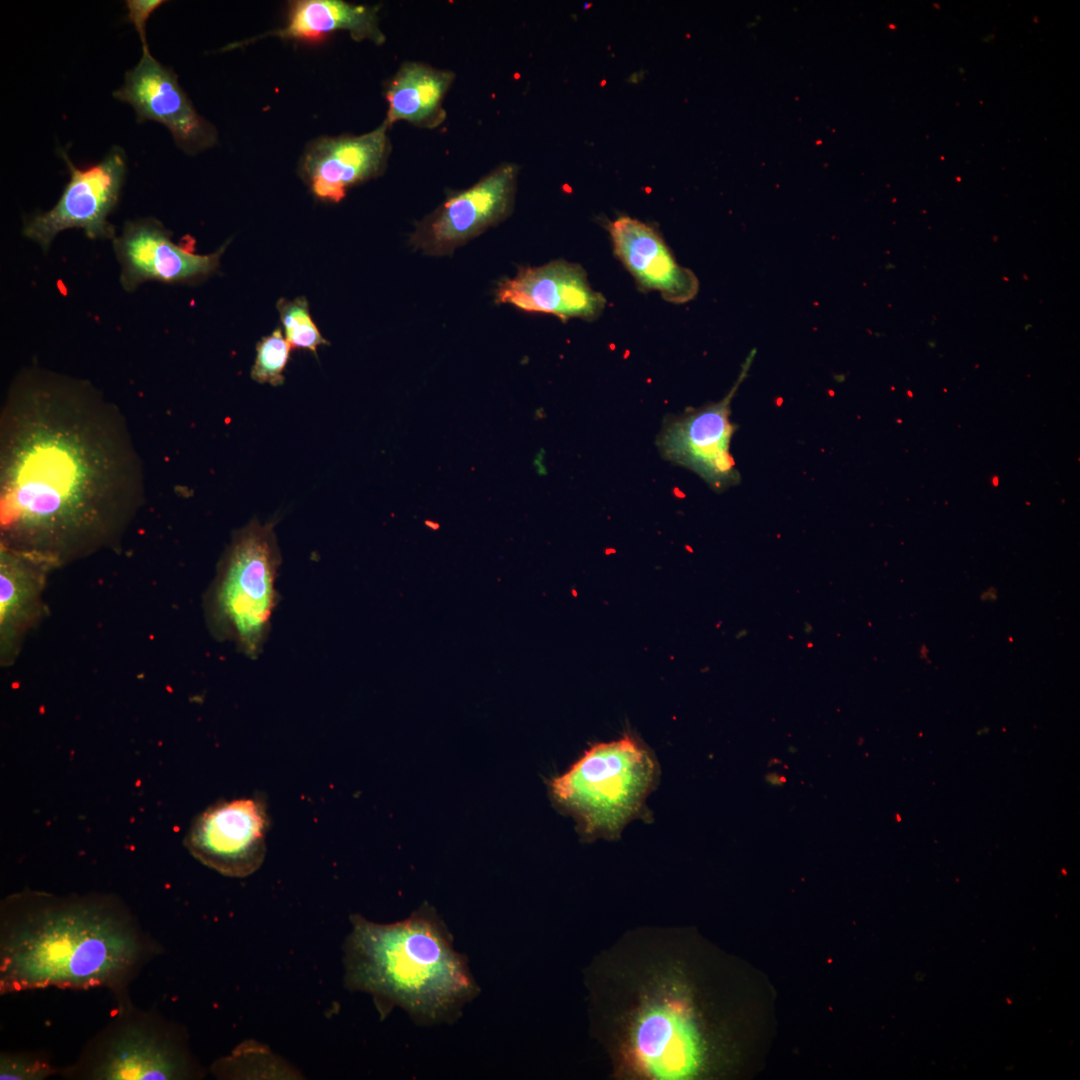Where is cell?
Here are the masks:
<instances>
[{
	"label": "cell",
	"mask_w": 1080,
	"mask_h": 1080,
	"mask_svg": "<svg viewBox=\"0 0 1080 1080\" xmlns=\"http://www.w3.org/2000/svg\"><path fill=\"white\" fill-rule=\"evenodd\" d=\"M614 253L644 290L659 292L665 301L682 304L698 293L699 282L677 263L658 232L637 219L621 216L608 224Z\"/></svg>",
	"instance_id": "2e32d148"
},
{
	"label": "cell",
	"mask_w": 1080,
	"mask_h": 1080,
	"mask_svg": "<svg viewBox=\"0 0 1080 1080\" xmlns=\"http://www.w3.org/2000/svg\"><path fill=\"white\" fill-rule=\"evenodd\" d=\"M634 984L619 1019L624 1057L641 1076L686 1079L698 1073L703 1041L692 1017L672 995L665 967L648 970Z\"/></svg>",
	"instance_id": "8992f818"
},
{
	"label": "cell",
	"mask_w": 1080,
	"mask_h": 1080,
	"mask_svg": "<svg viewBox=\"0 0 1080 1080\" xmlns=\"http://www.w3.org/2000/svg\"><path fill=\"white\" fill-rule=\"evenodd\" d=\"M269 827L262 795L221 800L193 820L184 843L207 867L225 876L246 877L264 861Z\"/></svg>",
	"instance_id": "9c48e42d"
},
{
	"label": "cell",
	"mask_w": 1080,
	"mask_h": 1080,
	"mask_svg": "<svg viewBox=\"0 0 1080 1080\" xmlns=\"http://www.w3.org/2000/svg\"><path fill=\"white\" fill-rule=\"evenodd\" d=\"M55 567L38 556L0 545L1 656L12 660L42 609L47 572Z\"/></svg>",
	"instance_id": "e0dca14e"
},
{
	"label": "cell",
	"mask_w": 1080,
	"mask_h": 1080,
	"mask_svg": "<svg viewBox=\"0 0 1080 1080\" xmlns=\"http://www.w3.org/2000/svg\"><path fill=\"white\" fill-rule=\"evenodd\" d=\"M144 499L120 409L90 382L32 367L0 414L1 546L54 566L113 543Z\"/></svg>",
	"instance_id": "6da1fadb"
},
{
	"label": "cell",
	"mask_w": 1080,
	"mask_h": 1080,
	"mask_svg": "<svg viewBox=\"0 0 1080 1080\" xmlns=\"http://www.w3.org/2000/svg\"><path fill=\"white\" fill-rule=\"evenodd\" d=\"M518 167L504 163L473 186L454 193L420 222L411 237L415 248L441 256L506 219L513 208Z\"/></svg>",
	"instance_id": "8fae6325"
},
{
	"label": "cell",
	"mask_w": 1080,
	"mask_h": 1080,
	"mask_svg": "<svg viewBox=\"0 0 1080 1080\" xmlns=\"http://www.w3.org/2000/svg\"><path fill=\"white\" fill-rule=\"evenodd\" d=\"M68 1075L89 1079H187L197 1075L180 1036L148 1015L123 1013L98 1036Z\"/></svg>",
	"instance_id": "52a82bcc"
},
{
	"label": "cell",
	"mask_w": 1080,
	"mask_h": 1080,
	"mask_svg": "<svg viewBox=\"0 0 1080 1080\" xmlns=\"http://www.w3.org/2000/svg\"><path fill=\"white\" fill-rule=\"evenodd\" d=\"M227 243L207 255L196 254L171 239V232L155 218L127 221L113 248L121 266L120 283L127 292L147 281L189 283L214 273Z\"/></svg>",
	"instance_id": "7c38bea8"
},
{
	"label": "cell",
	"mask_w": 1080,
	"mask_h": 1080,
	"mask_svg": "<svg viewBox=\"0 0 1080 1080\" xmlns=\"http://www.w3.org/2000/svg\"><path fill=\"white\" fill-rule=\"evenodd\" d=\"M497 301L528 312L552 314L564 321L593 320L606 306L604 296L590 286L583 267L565 260L520 269L513 278L499 284Z\"/></svg>",
	"instance_id": "9a60e30c"
},
{
	"label": "cell",
	"mask_w": 1080,
	"mask_h": 1080,
	"mask_svg": "<svg viewBox=\"0 0 1080 1080\" xmlns=\"http://www.w3.org/2000/svg\"><path fill=\"white\" fill-rule=\"evenodd\" d=\"M280 564L273 525L251 520L233 535L210 593L215 632L252 659L260 655L269 634Z\"/></svg>",
	"instance_id": "5b68a950"
},
{
	"label": "cell",
	"mask_w": 1080,
	"mask_h": 1080,
	"mask_svg": "<svg viewBox=\"0 0 1080 1080\" xmlns=\"http://www.w3.org/2000/svg\"><path fill=\"white\" fill-rule=\"evenodd\" d=\"M345 983L369 993L382 1016L395 1006L419 1024L454 1021L478 986L435 909L424 905L391 924L351 917Z\"/></svg>",
	"instance_id": "3957f363"
},
{
	"label": "cell",
	"mask_w": 1080,
	"mask_h": 1080,
	"mask_svg": "<svg viewBox=\"0 0 1080 1080\" xmlns=\"http://www.w3.org/2000/svg\"><path fill=\"white\" fill-rule=\"evenodd\" d=\"M754 355L752 351L746 358L737 381L722 400L672 416L657 438V446L666 460L695 472L719 492L740 482L730 453L736 429L730 420L731 402L748 374Z\"/></svg>",
	"instance_id": "30bf717a"
},
{
	"label": "cell",
	"mask_w": 1080,
	"mask_h": 1080,
	"mask_svg": "<svg viewBox=\"0 0 1080 1080\" xmlns=\"http://www.w3.org/2000/svg\"><path fill=\"white\" fill-rule=\"evenodd\" d=\"M62 155L70 180L53 208L25 220L24 236L43 251L50 248L60 232L72 228L82 229L89 239H114L115 227L108 216L118 203L124 182L123 150L115 147L102 161L84 168L75 166L66 153Z\"/></svg>",
	"instance_id": "ba28073f"
},
{
	"label": "cell",
	"mask_w": 1080,
	"mask_h": 1080,
	"mask_svg": "<svg viewBox=\"0 0 1080 1080\" xmlns=\"http://www.w3.org/2000/svg\"><path fill=\"white\" fill-rule=\"evenodd\" d=\"M113 95L134 108L138 122L154 120L167 127L186 153H198L217 142L215 128L196 112L176 74L149 50H144L138 64L126 72L123 86Z\"/></svg>",
	"instance_id": "4fadbf2b"
},
{
	"label": "cell",
	"mask_w": 1080,
	"mask_h": 1080,
	"mask_svg": "<svg viewBox=\"0 0 1080 1080\" xmlns=\"http://www.w3.org/2000/svg\"><path fill=\"white\" fill-rule=\"evenodd\" d=\"M164 1L162 0H128L126 1L127 18L134 25L142 42V50H149L146 40V23L151 14L157 10Z\"/></svg>",
	"instance_id": "603a6c76"
},
{
	"label": "cell",
	"mask_w": 1080,
	"mask_h": 1080,
	"mask_svg": "<svg viewBox=\"0 0 1080 1080\" xmlns=\"http://www.w3.org/2000/svg\"><path fill=\"white\" fill-rule=\"evenodd\" d=\"M276 307L291 349L307 350L316 355L320 345L328 344L312 320L305 297L294 300L281 298Z\"/></svg>",
	"instance_id": "ffe728a7"
},
{
	"label": "cell",
	"mask_w": 1080,
	"mask_h": 1080,
	"mask_svg": "<svg viewBox=\"0 0 1080 1080\" xmlns=\"http://www.w3.org/2000/svg\"><path fill=\"white\" fill-rule=\"evenodd\" d=\"M993 484L994 486H998V477L993 478Z\"/></svg>",
	"instance_id": "cb8c5ba5"
},
{
	"label": "cell",
	"mask_w": 1080,
	"mask_h": 1080,
	"mask_svg": "<svg viewBox=\"0 0 1080 1080\" xmlns=\"http://www.w3.org/2000/svg\"><path fill=\"white\" fill-rule=\"evenodd\" d=\"M0 993L47 987L124 988L155 945L108 896L22 892L0 915Z\"/></svg>",
	"instance_id": "7a4b0ae2"
},
{
	"label": "cell",
	"mask_w": 1080,
	"mask_h": 1080,
	"mask_svg": "<svg viewBox=\"0 0 1080 1080\" xmlns=\"http://www.w3.org/2000/svg\"><path fill=\"white\" fill-rule=\"evenodd\" d=\"M56 1072L52 1064L33 1053H2L1 1080H41Z\"/></svg>",
	"instance_id": "7402d4cb"
},
{
	"label": "cell",
	"mask_w": 1080,
	"mask_h": 1080,
	"mask_svg": "<svg viewBox=\"0 0 1080 1080\" xmlns=\"http://www.w3.org/2000/svg\"><path fill=\"white\" fill-rule=\"evenodd\" d=\"M291 347L283 337L281 329H275L263 337L256 346V359L251 369V378L261 384L282 385L285 381L283 372L289 360Z\"/></svg>",
	"instance_id": "44dd1931"
},
{
	"label": "cell",
	"mask_w": 1080,
	"mask_h": 1080,
	"mask_svg": "<svg viewBox=\"0 0 1080 1080\" xmlns=\"http://www.w3.org/2000/svg\"><path fill=\"white\" fill-rule=\"evenodd\" d=\"M454 79L448 70L419 62L403 63L386 90L384 122L389 127L398 121L424 128L439 126L446 118L442 103Z\"/></svg>",
	"instance_id": "d6986e66"
},
{
	"label": "cell",
	"mask_w": 1080,
	"mask_h": 1080,
	"mask_svg": "<svg viewBox=\"0 0 1080 1080\" xmlns=\"http://www.w3.org/2000/svg\"><path fill=\"white\" fill-rule=\"evenodd\" d=\"M389 126L383 121L361 135L313 141L301 159L303 179L321 200L341 201L349 188L381 174L391 151Z\"/></svg>",
	"instance_id": "5bb4252c"
},
{
	"label": "cell",
	"mask_w": 1080,
	"mask_h": 1080,
	"mask_svg": "<svg viewBox=\"0 0 1080 1080\" xmlns=\"http://www.w3.org/2000/svg\"><path fill=\"white\" fill-rule=\"evenodd\" d=\"M657 779L653 754L640 740L624 735L592 746L546 784L555 808L575 819L581 835L595 839L615 838L639 817Z\"/></svg>",
	"instance_id": "277c9868"
},
{
	"label": "cell",
	"mask_w": 1080,
	"mask_h": 1080,
	"mask_svg": "<svg viewBox=\"0 0 1080 1080\" xmlns=\"http://www.w3.org/2000/svg\"><path fill=\"white\" fill-rule=\"evenodd\" d=\"M337 31L348 32L356 41L369 40L378 45L385 41L376 7L342 0L291 2L285 25L262 37L319 41Z\"/></svg>",
	"instance_id": "ac0fdd59"
}]
</instances>
